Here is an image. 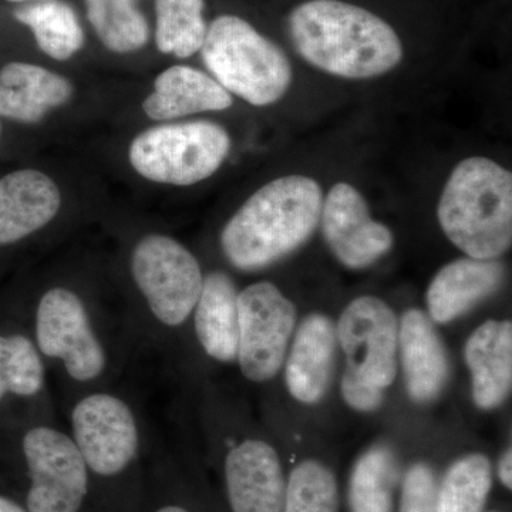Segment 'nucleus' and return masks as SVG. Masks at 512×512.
I'll list each match as a JSON object with an SVG mask.
<instances>
[{
    "label": "nucleus",
    "instance_id": "obj_15",
    "mask_svg": "<svg viewBox=\"0 0 512 512\" xmlns=\"http://www.w3.org/2000/svg\"><path fill=\"white\" fill-rule=\"evenodd\" d=\"M505 279V266L500 259H456L437 272L427 291L426 302L433 322L457 319L493 295Z\"/></svg>",
    "mask_w": 512,
    "mask_h": 512
},
{
    "label": "nucleus",
    "instance_id": "obj_20",
    "mask_svg": "<svg viewBox=\"0 0 512 512\" xmlns=\"http://www.w3.org/2000/svg\"><path fill=\"white\" fill-rule=\"evenodd\" d=\"M63 76L28 63H9L0 70V116L22 123H39L50 110L72 96Z\"/></svg>",
    "mask_w": 512,
    "mask_h": 512
},
{
    "label": "nucleus",
    "instance_id": "obj_8",
    "mask_svg": "<svg viewBox=\"0 0 512 512\" xmlns=\"http://www.w3.org/2000/svg\"><path fill=\"white\" fill-rule=\"evenodd\" d=\"M30 488L28 512H80L89 491V467L72 437L35 427L23 439Z\"/></svg>",
    "mask_w": 512,
    "mask_h": 512
},
{
    "label": "nucleus",
    "instance_id": "obj_34",
    "mask_svg": "<svg viewBox=\"0 0 512 512\" xmlns=\"http://www.w3.org/2000/svg\"><path fill=\"white\" fill-rule=\"evenodd\" d=\"M9 2H29V0H9Z\"/></svg>",
    "mask_w": 512,
    "mask_h": 512
},
{
    "label": "nucleus",
    "instance_id": "obj_14",
    "mask_svg": "<svg viewBox=\"0 0 512 512\" xmlns=\"http://www.w3.org/2000/svg\"><path fill=\"white\" fill-rule=\"evenodd\" d=\"M338 336L329 316L312 313L296 330L286 362L285 380L298 402L319 403L328 393L335 372Z\"/></svg>",
    "mask_w": 512,
    "mask_h": 512
},
{
    "label": "nucleus",
    "instance_id": "obj_2",
    "mask_svg": "<svg viewBox=\"0 0 512 512\" xmlns=\"http://www.w3.org/2000/svg\"><path fill=\"white\" fill-rule=\"evenodd\" d=\"M322 205V188L313 178H276L251 195L227 222L222 252L239 271L268 268L311 238Z\"/></svg>",
    "mask_w": 512,
    "mask_h": 512
},
{
    "label": "nucleus",
    "instance_id": "obj_23",
    "mask_svg": "<svg viewBox=\"0 0 512 512\" xmlns=\"http://www.w3.org/2000/svg\"><path fill=\"white\" fill-rule=\"evenodd\" d=\"M15 18L32 29L37 45L52 59L67 60L82 49L83 30L67 3L45 0L16 10Z\"/></svg>",
    "mask_w": 512,
    "mask_h": 512
},
{
    "label": "nucleus",
    "instance_id": "obj_32",
    "mask_svg": "<svg viewBox=\"0 0 512 512\" xmlns=\"http://www.w3.org/2000/svg\"><path fill=\"white\" fill-rule=\"evenodd\" d=\"M0 512H28L23 510L19 504H16L15 501L9 500V498L2 497L0 495Z\"/></svg>",
    "mask_w": 512,
    "mask_h": 512
},
{
    "label": "nucleus",
    "instance_id": "obj_30",
    "mask_svg": "<svg viewBox=\"0 0 512 512\" xmlns=\"http://www.w3.org/2000/svg\"><path fill=\"white\" fill-rule=\"evenodd\" d=\"M342 396L345 402L357 412H375L382 406L384 390L370 384L360 382L346 370L342 379Z\"/></svg>",
    "mask_w": 512,
    "mask_h": 512
},
{
    "label": "nucleus",
    "instance_id": "obj_18",
    "mask_svg": "<svg viewBox=\"0 0 512 512\" xmlns=\"http://www.w3.org/2000/svg\"><path fill=\"white\" fill-rule=\"evenodd\" d=\"M464 357L471 372L473 399L481 410L501 406L512 387V323L490 319L468 338Z\"/></svg>",
    "mask_w": 512,
    "mask_h": 512
},
{
    "label": "nucleus",
    "instance_id": "obj_29",
    "mask_svg": "<svg viewBox=\"0 0 512 512\" xmlns=\"http://www.w3.org/2000/svg\"><path fill=\"white\" fill-rule=\"evenodd\" d=\"M437 481L427 464H414L404 477L399 512H437Z\"/></svg>",
    "mask_w": 512,
    "mask_h": 512
},
{
    "label": "nucleus",
    "instance_id": "obj_33",
    "mask_svg": "<svg viewBox=\"0 0 512 512\" xmlns=\"http://www.w3.org/2000/svg\"><path fill=\"white\" fill-rule=\"evenodd\" d=\"M156 512H190L180 505H164V507L158 508Z\"/></svg>",
    "mask_w": 512,
    "mask_h": 512
},
{
    "label": "nucleus",
    "instance_id": "obj_27",
    "mask_svg": "<svg viewBox=\"0 0 512 512\" xmlns=\"http://www.w3.org/2000/svg\"><path fill=\"white\" fill-rule=\"evenodd\" d=\"M43 384L45 366L35 343L23 335L0 336V402L8 393L36 396Z\"/></svg>",
    "mask_w": 512,
    "mask_h": 512
},
{
    "label": "nucleus",
    "instance_id": "obj_19",
    "mask_svg": "<svg viewBox=\"0 0 512 512\" xmlns=\"http://www.w3.org/2000/svg\"><path fill=\"white\" fill-rule=\"evenodd\" d=\"M231 106V94L217 80L192 67L174 66L157 77L143 110L151 120L165 121Z\"/></svg>",
    "mask_w": 512,
    "mask_h": 512
},
{
    "label": "nucleus",
    "instance_id": "obj_26",
    "mask_svg": "<svg viewBox=\"0 0 512 512\" xmlns=\"http://www.w3.org/2000/svg\"><path fill=\"white\" fill-rule=\"evenodd\" d=\"M87 15L104 46L116 53L141 49L148 40V25L136 0H86Z\"/></svg>",
    "mask_w": 512,
    "mask_h": 512
},
{
    "label": "nucleus",
    "instance_id": "obj_11",
    "mask_svg": "<svg viewBox=\"0 0 512 512\" xmlns=\"http://www.w3.org/2000/svg\"><path fill=\"white\" fill-rule=\"evenodd\" d=\"M72 427L74 443L97 476H119L137 456L136 417L120 397L109 393L84 397L74 406Z\"/></svg>",
    "mask_w": 512,
    "mask_h": 512
},
{
    "label": "nucleus",
    "instance_id": "obj_28",
    "mask_svg": "<svg viewBox=\"0 0 512 512\" xmlns=\"http://www.w3.org/2000/svg\"><path fill=\"white\" fill-rule=\"evenodd\" d=\"M284 512H339L338 484L332 471L315 460L299 464L286 484Z\"/></svg>",
    "mask_w": 512,
    "mask_h": 512
},
{
    "label": "nucleus",
    "instance_id": "obj_7",
    "mask_svg": "<svg viewBox=\"0 0 512 512\" xmlns=\"http://www.w3.org/2000/svg\"><path fill=\"white\" fill-rule=\"evenodd\" d=\"M238 363L255 383L274 379L284 365L296 325V308L271 282L238 293Z\"/></svg>",
    "mask_w": 512,
    "mask_h": 512
},
{
    "label": "nucleus",
    "instance_id": "obj_10",
    "mask_svg": "<svg viewBox=\"0 0 512 512\" xmlns=\"http://www.w3.org/2000/svg\"><path fill=\"white\" fill-rule=\"evenodd\" d=\"M348 372L360 382L387 389L397 375L399 320L376 296H360L346 306L336 328Z\"/></svg>",
    "mask_w": 512,
    "mask_h": 512
},
{
    "label": "nucleus",
    "instance_id": "obj_16",
    "mask_svg": "<svg viewBox=\"0 0 512 512\" xmlns=\"http://www.w3.org/2000/svg\"><path fill=\"white\" fill-rule=\"evenodd\" d=\"M399 353L406 386L413 402L437 399L448 380V357L433 320L420 309H410L399 325Z\"/></svg>",
    "mask_w": 512,
    "mask_h": 512
},
{
    "label": "nucleus",
    "instance_id": "obj_35",
    "mask_svg": "<svg viewBox=\"0 0 512 512\" xmlns=\"http://www.w3.org/2000/svg\"><path fill=\"white\" fill-rule=\"evenodd\" d=\"M0 131H2V127H0Z\"/></svg>",
    "mask_w": 512,
    "mask_h": 512
},
{
    "label": "nucleus",
    "instance_id": "obj_4",
    "mask_svg": "<svg viewBox=\"0 0 512 512\" xmlns=\"http://www.w3.org/2000/svg\"><path fill=\"white\" fill-rule=\"evenodd\" d=\"M201 53L214 79L254 106L276 103L291 87L292 66L284 50L238 16L215 19Z\"/></svg>",
    "mask_w": 512,
    "mask_h": 512
},
{
    "label": "nucleus",
    "instance_id": "obj_13",
    "mask_svg": "<svg viewBox=\"0 0 512 512\" xmlns=\"http://www.w3.org/2000/svg\"><path fill=\"white\" fill-rule=\"evenodd\" d=\"M225 481L232 512H284L286 481L275 448L247 440L229 451Z\"/></svg>",
    "mask_w": 512,
    "mask_h": 512
},
{
    "label": "nucleus",
    "instance_id": "obj_12",
    "mask_svg": "<svg viewBox=\"0 0 512 512\" xmlns=\"http://www.w3.org/2000/svg\"><path fill=\"white\" fill-rule=\"evenodd\" d=\"M319 222L330 251L346 268L375 264L394 244L392 231L373 220L363 195L348 183L330 188Z\"/></svg>",
    "mask_w": 512,
    "mask_h": 512
},
{
    "label": "nucleus",
    "instance_id": "obj_25",
    "mask_svg": "<svg viewBox=\"0 0 512 512\" xmlns=\"http://www.w3.org/2000/svg\"><path fill=\"white\" fill-rule=\"evenodd\" d=\"M493 485V467L483 454H470L448 468L437 490V512H483Z\"/></svg>",
    "mask_w": 512,
    "mask_h": 512
},
{
    "label": "nucleus",
    "instance_id": "obj_31",
    "mask_svg": "<svg viewBox=\"0 0 512 512\" xmlns=\"http://www.w3.org/2000/svg\"><path fill=\"white\" fill-rule=\"evenodd\" d=\"M498 476L501 478V483L511 490L512 488V453L511 448L505 451L504 456L501 457L500 464H498Z\"/></svg>",
    "mask_w": 512,
    "mask_h": 512
},
{
    "label": "nucleus",
    "instance_id": "obj_6",
    "mask_svg": "<svg viewBox=\"0 0 512 512\" xmlns=\"http://www.w3.org/2000/svg\"><path fill=\"white\" fill-rule=\"evenodd\" d=\"M131 272L158 322L177 328L194 312L204 284L197 258L165 235L141 239L131 256Z\"/></svg>",
    "mask_w": 512,
    "mask_h": 512
},
{
    "label": "nucleus",
    "instance_id": "obj_21",
    "mask_svg": "<svg viewBox=\"0 0 512 512\" xmlns=\"http://www.w3.org/2000/svg\"><path fill=\"white\" fill-rule=\"evenodd\" d=\"M194 325L198 342L217 362L232 363L238 357V291L224 272H211L194 308Z\"/></svg>",
    "mask_w": 512,
    "mask_h": 512
},
{
    "label": "nucleus",
    "instance_id": "obj_9",
    "mask_svg": "<svg viewBox=\"0 0 512 512\" xmlns=\"http://www.w3.org/2000/svg\"><path fill=\"white\" fill-rule=\"evenodd\" d=\"M39 352L62 360L76 382L97 379L107 366L106 352L94 333L82 299L66 288H53L40 299L36 312Z\"/></svg>",
    "mask_w": 512,
    "mask_h": 512
},
{
    "label": "nucleus",
    "instance_id": "obj_1",
    "mask_svg": "<svg viewBox=\"0 0 512 512\" xmlns=\"http://www.w3.org/2000/svg\"><path fill=\"white\" fill-rule=\"evenodd\" d=\"M289 35L316 69L363 80L392 72L403 59L396 30L362 6L342 0H308L289 16Z\"/></svg>",
    "mask_w": 512,
    "mask_h": 512
},
{
    "label": "nucleus",
    "instance_id": "obj_22",
    "mask_svg": "<svg viewBox=\"0 0 512 512\" xmlns=\"http://www.w3.org/2000/svg\"><path fill=\"white\" fill-rule=\"evenodd\" d=\"M400 468L387 446H375L357 460L349 484L352 512H392Z\"/></svg>",
    "mask_w": 512,
    "mask_h": 512
},
{
    "label": "nucleus",
    "instance_id": "obj_3",
    "mask_svg": "<svg viewBox=\"0 0 512 512\" xmlns=\"http://www.w3.org/2000/svg\"><path fill=\"white\" fill-rule=\"evenodd\" d=\"M437 217L467 256L495 259L512 244V174L485 157L461 161L448 177Z\"/></svg>",
    "mask_w": 512,
    "mask_h": 512
},
{
    "label": "nucleus",
    "instance_id": "obj_24",
    "mask_svg": "<svg viewBox=\"0 0 512 512\" xmlns=\"http://www.w3.org/2000/svg\"><path fill=\"white\" fill-rule=\"evenodd\" d=\"M156 12L160 52L185 59L201 50L207 36L204 0H156Z\"/></svg>",
    "mask_w": 512,
    "mask_h": 512
},
{
    "label": "nucleus",
    "instance_id": "obj_5",
    "mask_svg": "<svg viewBox=\"0 0 512 512\" xmlns=\"http://www.w3.org/2000/svg\"><path fill=\"white\" fill-rule=\"evenodd\" d=\"M231 148L224 127L211 121L165 124L134 138L130 163L154 183L192 185L211 177Z\"/></svg>",
    "mask_w": 512,
    "mask_h": 512
},
{
    "label": "nucleus",
    "instance_id": "obj_17",
    "mask_svg": "<svg viewBox=\"0 0 512 512\" xmlns=\"http://www.w3.org/2000/svg\"><path fill=\"white\" fill-rule=\"evenodd\" d=\"M59 188L36 170H20L0 180V245L29 237L56 217Z\"/></svg>",
    "mask_w": 512,
    "mask_h": 512
}]
</instances>
